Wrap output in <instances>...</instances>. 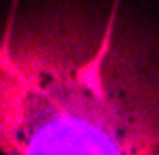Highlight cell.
<instances>
[{
    "instance_id": "cell-1",
    "label": "cell",
    "mask_w": 159,
    "mask_h": 155,
    "mask_svg": "<svg viewBox=\"0 0 159 155\" xmlns=\"http://www.w3.org/2000/svg\"><path fill=\"white\" fill-rule=\"evenodd\" d=\"M2 155H159V32L118 0L13 4L0 39Z\"/></svg>"
}]
</instances>
